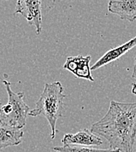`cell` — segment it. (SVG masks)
<instances>
[{"label":"cell","instance_id":"3","mask_svg":"<svg viewBox=\"0 0 136 152\" xmlns=\"http://www.w3.org/2000/svg\"><path fill=\"white\" fill-rule=\"evenodd\" d=\"M2 83L4 85L8 94V103L12 107V112L5 116L4 125H8L17 129H23L26 124V118L29 114V106L25 102L24 92L15 93L12 89L11 82L4 80Z\"/></svg>","mask_w":136,"mask_h":152},{"label":"cell","instance_id":"10","mask_svg":"<svg viewBox=\"0 0 136 152\" xmlns=\"http://www.w3.org/2000/svg\"><path fill=\"white\" fill-rule=\"evenodd\" d=\"M52 150L56 152H120L118 150H99L89 148L87 146H79V145H63L53 147Z\"/></svg>","mask_w":136,"mask_h":152},{"label":"cell","instance_id":"4","mask_svg":"<svg viewBox=\"0 0 136 152\" xmlns=\"http://www.w3.org/2000/svg\"><path fill=\"white\" fill-rule=\"evenodd\" d=\"M15 14H21L30 25H33L36 33L42 30V0H17Z\"/></svg>","mask_w":136,"mask_h":152},{"label":"cell","instance_id":"11","mask_svg":"<svg viewBox=\"0 0 136 152\" xmlns=\"http://www.w3.org/2000/svg\"><path fill=\"white\" fill-rule=\"evenodd\" d=\"M4 118H5V115L3 112V104H2L1 98H0V125H4Z\"/></svg>","mask_w":136,"mask_h":152},{"label":"cell","instance_id":"9","mask_svg":"<svg viewBox=\"0 0 136 152\" xmlns=\"http://www.w3.org/2000/svg\"><path fill=\"white\" fill-rule=\"evenodd\" d=\"M24 131L8 125H0V150L10 146H17L22 142Z\"/></svg>","mask_w":136,"mask_h":152},{"label":"cell","instance_id":"2","mask_svg":"<svg viewBox=\"0 0 136 152\" xmlns=\"http://www.w3.org/2000/svg\"><path fill=\"white\" fill-rule=\"evenodd\" d=\"M65 98L64 88L60 81L45 83L44 90L36 102V107L28 114L34 117L39 115L45 117L51 127V139H54L56 136V125L63 115Z\"/></svg>","mask_w":136,"mask_h":152},{"label":"cell","instance_id":"1","mask_svg":"<svg viewBox=\"0 0 136 152\" xmlns=\"http://www.w3.org/2000/svg\"><path fill=\"white\" fill-rule=\"evenodd\" d=\"M91 132L106 138L111 150L134 152L136 137V102L112 101L106 115L92 125Z\"/></svg>","mask_w":136,"mask_h":152},{"label":"cell","instance_id":"8","mask_svg":"<svg viewBox=\"0 0 136 152\" xmlns=\"http://www.w3.org/2000/svg\"><path fill=\"white\" fill-rule=\"evenodd\" d=\"M135 46L136 37H135V38H133L129 41L124 43L121 46L115 47V48H113V49H110L101 58H100L98 61H96L93 66H91V71H94L96 69H99V68L106 66V65L113 62V61L118 60L120 57L124 55L125 53H127L128 51H130L133 47H135Z\"/></svg>","mask_w":136,"mask_h":152},{"label":"cell","instance_id":"7","mask_svg":"<svg viewBox=\"0 0 136 152\" xmlns=\"http://www.w3.org/2000/svg\"><path fill=\"white\" fill-rule=\"evenodd\" d=\"M108 11L123 20L134 22L136 20V0H110Z\"/></svg>","mask_w":136,"mask_h":152},{"label":"cell","instance_id":"6","mask_svg":"<svg viewBox=\"0 0 136 152\" xmlns=\"http://www.w3.org/2000/svg\"><path fill=\"white\" fill-rule=\"evenodd\" d=\"M64 145H79V146H100L103 143L101 138L91 130L84 129L75 134H65L61 140Z\"/></svg>","mask_w":136,"mask_h":152},{"label":"cell","instance_id":"5","mask_svg":"<svg viewBox=\"0 0 136 152\" xmlns=\"http://www.w3.org/2000/svg\"><path fill=\"white\" fill-rule=\"evenodd\" d=\"M91 60L92 59L89 55L86 57L82 55L68 57L64 64V68L72 72L78 78L93 81L94 78L91 74Z\"/></svg>","mask_w":136,"mask_h":152},{"label":"cell","instance_id":"13","mask_svg":"<svg viewBox=\"0 0 136 152\" xmlns=\"http://www.w3.org/2000/svg\"><path fill=\"white\" fill-rule=\"evenodd\" d=\"M132 93L136 95V83H132Z\"/></svg>","mask_w":136,"mask_h":152},{"label":"cell","instance_id":"12","mask_svg":"<svg viewBox=\"0 0 136 152\" xmlns=\"http://www.w3.org/2000/svg\"><path fill=\"white\" fill-rule=\"evenodd\" d=\"M132 78L136 81V56L135 58V65H134V70H133V75H132Z\"/></svg>","mask_w":136,"mask_h":152}]
</instances>
